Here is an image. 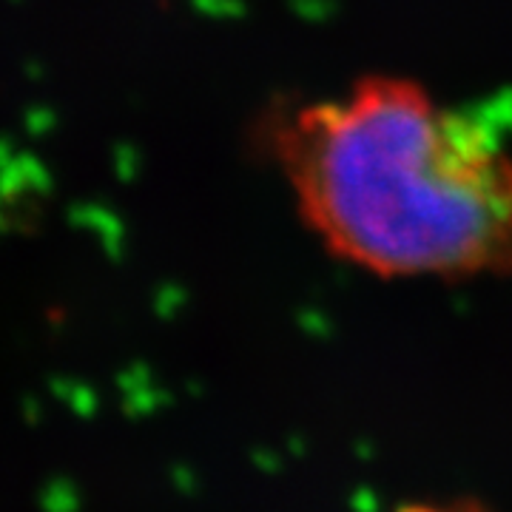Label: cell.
I'll list each match as a JSON object with an SVG mask.
<instances>
[{
  "mask_svg": "<svg viewBox=\"0 0 512 512\" xmlns=\"http://www.w3.org/2000/svg\"><path fill=\"white\" fill-rule=\"evenodd\" d=\"M268 143L322 248L382 279L512 274V148L399 74L274 117Z\"/></svg>",
  "mask_w": 512,
  "mask_h": 512,
  "instance_id": "obj_1",
  "label": "cell"
},
{
  "mask_svg": "<svg viewBox=\"0 0 512 512\" xmlns=\"http://www.w3.org/2000/svg\"><path fill=\"white\" fill-rule=\"evenodd\" d=\"M402 512H441V510H433V507H424V504H410V507H404Z\"/></svg>",
  "mask_w": 512,
  "mask_h": 512,
  "instance_id": "obj_2",
  "label": "cell"
}]
</instances>
